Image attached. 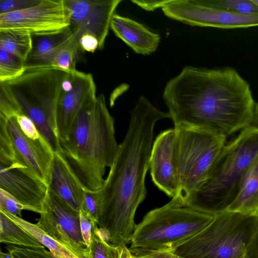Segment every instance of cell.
<instances>
[{
	"label": "cell",
	"instance_id": "6da1fadb",
	"mask_svg": "<svg viewBox=\"0 0 258 258\" xmlns=\"http://www.w3.org/2000/svg\"><path fill=\"white\" fill-rule=\"evenodd\" d=\"M165 118H170L168 112L159 110L146 97L139 98L108 174L97 191V225L113 246L122 248L131 241L137 209L147 195L145 177L154 126Z\"/></svg>",
	"mask_w": 258,
	"mask_h": 258
},
{
	"label": "cell",
	"instance_id": "7a4b0ae2",
	"mask_svg": "<svg viewBox=\"0 0 258 258\" xmlns=\"http://www.w3.org/2000/svg\"><path fill=\"white\" fill-rule=\"evenodd\" d=\"M163 100L175 126L227 137L251 125L256 103L249 84L230 68L187 66L166 84Z\"/></svg>",
	"mask_w": 258,
	"mask_h": 258
},
{
	"label": "cell",
	"instance_id": "3957f363",
	"mask_svg": "<svg viewBox=\"0 0 258 258\" xmlns=\"http://www.w3.org/2000/svg\"><path fill=\"white\" fill-rule=\"evenodd\" d=\"M93 92L86 99L71 126L68 138L59 142V152L66 159L84 188L99 190L105 181L107 167L116 157L119 145L114 118L103 94Z\"/></svg>",
	"mask_w": 258,
	"mask_h": 258
},
{
	"label": "cell",
	"instance_id": "277c9868",
	"mask_svg": "<svg viewBox=\"0 0 258 258\" xmlns=\"http://www.w3.org/2000/svg\"><path fill=\"white\" fill-rule=\"evenodd\" d=\"M258 155V128L250 126L223 147L204 182L181 200L182 204L215 216L237 197L244 175Z\"/></svg>",
	"mask_w": 258,
	"mask_h": 258
},
{
	"label": "cell",
	"instance_id": "5b68a950",
	"mask_svg": "<svg viewBox=\"0 0 258 258\" xmlns=\"http://www.w3.org/2000/svg\"><path fill=\"white\" fill-rule=\"evenodd\" d=\"M214 217L172 198L149 211L136 225L129 252L132 256H145L171 251L204 229Z\"/></svg>",
	"mask_w": 258,
	"mask_h": 258
},
{
	"label": "cell",
	"instance_id": "8992f818",
	"mask_svg": "<svg viewBox=\"0 0 258 258\" xmlns=\"http://www.w3.org/2000/svg\"><path fill=\"white\" fill-rule=\"evenodd\" d=\"M258 227V216L225 211L173 250L183 258H242Z\"/></svg>",
	"mask_w": 258,
	"mask_h": 258
},
{
	"label": "cell",
	"instance_id": "52a82bcc",
	"mask_svg": "<svg viewBox=\"0 0 258 258\" xmlns=\"http://www.w3.org/2000/svg\"><path fill=\"white\" fill-rule=\"evenodd\" d=\"M176 158L181 200L206 180L223 147L226 137L212 131L175 126Z\"/></svg>",
	"mask_w": 258,
	"mask_h": 258
},
{
	"label": "cell",
	"instance_id": "ba28073f",
	"mask_svg": "<svg viewBox=\"0 0 258 258\" xmlns=\"http://www.w3.org/2000/svg\"><path fill=\"white\" fill-rule=\"evenodd\" d=\"M69 73L52 66L27 68L19 77L3 83L14 96L22 113L44 114L57 137V106L63 83Z\"/></svg>",
	"mask_w": 258,
	"mask_h": 258
},
{
	"label": "cell",
	"instance_id": "9c48e42d",
	"mask_svg": "<svg viewBox=\"0 0 258 258\" xmlns=\"http://www.w3.org/2000/svg\"><path fill=\"white\" fill-rule=\"evenodd\" d=\"M39 226L50 237L63 243L82 258H91L83 240L80 212L48 188L44 211L37 219Z\"/></svg>",
	"mask_w": 258,
	"mask_h": 258
},
{
	"label": "cell",
	"instance_id": "30bf717a",
	"mask_svg": "<svg viewBox=\"0 0 258 258\" xmlns=\"http://www.w3.org/2000/svg\"><path fill=\"white\" fill-rule=\"evenodd\" d=\"M161 9L167 17L192 26L223 29L258 26V13H231L197 4L194 0H171Z\"/></svg>",
	"mask_w": 258,
	"mask_h": 258
},
{
	"label": "cell",
	"instance_id": "8fae6325",
	"mask_svg": "<svg viewBox=\"0 0 258 258\" xmlns=\"http://www.w3.org/2000/svg\"><path fill=\"white\" fill-rule=\"evenodd\" d=\"M0 188L6 190L30 211H44L48 186L25 164L14 158H0Z\"/></svg>",
	"mask_w": 258,
	"mask_h": 258
},
{
	"label": "cell",
	"instance_id": "7c38bea8",
	"mask_svg": "<svg viewBox=\"0 0 258 258\" xmlns=\"http://www.w3.org/2000/svg\"><path fill=\"white\" fill-rule=\"evenodd\" d=\"M71 25L70 12L64 0H41L30 8L0 15V30L21 29L36 33L59 30Z\"/></svg>",
	"mask_w": 258,
	"mask_h": 258
},
{
	"label": "cell",
	"instance_id": "4fadbf2b",
	"mask_svg": "<svg viewBox=\"0 0 258 258\" xmlns=\"http://www.w3.org/2000/svg\"><path fill=\"white\" fill-rule=\"evenodd\" d=\"M16 157L48 186L51 179L54 151L43 137L33 139L21 131L15 116L0 117Z\"/></svg>",
	"mask_w": 258,
	"mask_h": 258
},
{
	"label": "cell",
	"instance_id": "5bb4252c",
	"mask_svg": "<svg viewBox=\"0 0 258 258\" xmlns=\"http://www.w3.org/2000/svg\"><path fill=\"white\" fill-rule=\"evenodd\" d=\"M70 12L71 24L80 36L88 34L95 37L99 49L104 48L110 22L121 0H64Z\"/></svg>",
	"mask_w": 258,
	"mask_h": 258
},
{
	"label": "cell",
	"instance_id": "9a60e30c",
	"mask_svg": "<svg viewBox=\"0 0 258 258\" xmlns=\"http://www.w3.org/2000/svg\"><path fill=\"white\" fill-rule=\"evenodd\" d=\"M149 169L153 183L160 190L172 199L178 197L179 182L174 128L162 131L153 143Z\"/></svg>",
	"mask_w": 258,
	"mask_h": 258
},
{
	"label": "cell",
	"instance_id": "2e32d148",
	"mask_svg": "<svg viewBox=\"0 0 258 258\" xmlns=\"http://www.w3.org/2000/svg\"><path fill=\"white\" fill-rule=\"evenodd\" d=\"M72 85L62 89L56 109V126L59 142L66 140L71 126L83 104L96 87L93 76L76 71L72 73Z\"/></svg>",
	"mask_w": 258,
	"mask_h": 258
},
{
	"label": "cell",
	"instance_id": "e0dca14e",
	"mask_svg": "<svg viewBox=\"0 0 258 258\" xmlns=\"http://www.w3.org/2000/svg\"><path fill=\"white\" fill-rule=\"evenodd\" d=\"M48 188L75 211L82 210L85 188L64 157L54 151Z\"/></svg>",
	"mask_w": 258,
	"mask_h": 258
},
{
	"label": "cell",
	"instance_id": "ac0fdd59",
	"mask_svg": "<svg viewBox=\"0 0 258 258\" xmlns=\"http://www.w3.org/2000/svg\"><path fill=\"white\" fill-rule=\"evenodd\" d=\"M75 28L70 26L59 30L31 33L32 48L25 62V68L52 66L60 51L71 41Z\"/></svg>",
	"mask_w": 258,
	"mask_h": 258
},
{
	"label": "cell",
	"instance_id": "d6986e66",
	"mask_svg": "<svg viewBox=\"0 0 258 258\" xmlns=\"http://www.w3.org/2000/svg\"><path fill=\"white\" fill-rule=\"evenodd\" d=\"M110 27L117 37L139 54L149 55L155 52L160 41L159 34L133 19L115 13Z\"/></svg>",
	"mask_w": 258,
	"mask_h": 258
},
{
	"label": "cell",
	"instance_id": "ffe728a7",
	"mask_svg": "<svg viewBox=\"0 0 258 258\" xmlns=\"http://www.w3.org/2000/svg\"><path fill=\"white\" fill-rule=\"evenodd\" d=\"M226 211L258 216V155L248 168L237 197Z\"/></svg>",
	"mask_w": 258,
	"mask_h": 258
},
{
	"label": "cell",
	"instance_id": "44dd1931",
	"mask_svg": "<svg viewBox=\"0 0 258 258\" xmlns=\"http://www.w3.org/2000/svg\"><path fill=\"white\" fill-rule=\"evenodd\" d=\"M8 218L40 242L55 258H82L67 246L48 235L38 224L0 209Z\"/></svg>",
	"mask_w": 258,
	"mask_h": 258
},
{
	"label": "cell",
	"instance_id": "7402d4cb",
	"mask_svg": "<svg viewBox=\"0 0 258 258\" xmlns=\"http://www.w3.org/2000/svg\"><path fill=\"white\" fill-rule=\"evenodd\" d=\"M0 223L1 243L6 245L30 248L45 247L1 211Z\"/></svg>",
	"mask_w": 258,
	"mask_h": 258
},
{
	"label": "cell",
	"instance_id": "603a6c76",
	"mask_svg": "<svg viewBox=\"0 0 258 258\" xmlns=\"http://www.w3.org/2000/svg\"><path fill=\"white\" fill-rule=\"evenodd\" d=\"M0 47L25 62L32 48L31 33L21 29L0 30Z\"/></svg>",
	"mask_w": 258,
	"mask_h": 258
},
{
	"label": "cell",
	"instance_id": "cb8c5ba5",
	"mask_svg": "<svg viewBox=\"0 0 258 258\" xmlns=\"http://www.w3.org/2000/svg\"><path fill=\"white\" fill-rule=\"evenodd\" d=\"M197 4L224 11L243 15L258 13V6L252 0H194Z\"/></svg>",
	"mask_w": 258,
	"mask_h": 258
},
{
	"label": "cell",
	"instance_id": "d4e9b609",
	"mask_svg": "<svg viewBox=\"0 0 258 258\" xmlns=\"http://www.w3.org/2000/svg\"><path fill=\"white\" fill-rule=\"evenodd\" d=\"M25 69L23 60L0 47V82L17 78Z\"/></svg>",
	"mask_w": 258,
	"mask_h": 258
},
{
	"label": "cell",
	"instance_id": "484cf974",
	"mask_svg": "<svg viewBox=\"0 0 258 258\" xmlns=\"http://www.w3.org/2000/svg\"><path fill=\"white\" fill-rule=\"evenodd\" d=\"M75 30L74 37L58 54L52 64V67H57L70 73L78 71L76 69V59L80 48V35L76 28Z\"/></svg>",
	"mask_w": 258,
	"mask_h": 258
},
{
	"label": "cell",
	"instance_id": "4316f807",
	"mask_svg": "<svg viewBox=\"0 0 258 258\" xmlns=\"http://www.w3.org/2000/svg\"><path fill=\"white\" fill-rule=\"evenodd\" d=\"M122 248L112 245L102 236L98 225L93 230L90 246L91 258H120Z\"/></svg>",
	"mask_w": 258,
	"mask_h": 258
},
{
	"label": "cell",
	"instance_id": "83f0119b",
	"mask_svg": "<svg viewBox=\"0 0 258 258\" xmlns=\"http://www.w3.org/2000/svg\"><path fill=\"white\" fill-rule=\"evenodd\" d=\"M21 109L14 96L3 82H0V117L8 119L21 113Z\"/></svg>",
	"mask_w": 258,
	"mask_h": 258
},
{
	"label": "cell",
	"instance_id": "f1b7e54d",
	"mask_svg": "<svg viewBox=\"0 0 258 258\" xmlns=\"http://www.w3.org/2000/svg\"><path fill=\"white\" fill-rule=\"evenodd\" d=\"M6 248L12 258H55L45 247L30 248L7 245Z\"/></svg>",
	"mask_w": 258,
	"mask_h": 258
},
{
	"label": "cell",
	"instance_id": "f546056e",
	"mask_svg": "<svg viewBox=\"0 0 258 258\" xmlns=\"http://www.w3.org/2000/svg\"><path fill=\"white\" fill-rule=\"evenodd\" d=\"M82 212L92 222L97 223L98 198L97 191H92L85 188Z\"/></svg>",
	"mask_w": 258,
	"mask_h": 258
},
{
	"label": "cell",
	"instance_id": "4dcf8cb0",
	"mask_svg": "<svg viewBox=\"0 0 258 258\" xmlns=\"http://www.w3.org/2000/svg\"><path fill=\"white\" fill-rule=\"evenodd\" d=\"M0 209L22 217V211H29L28 208L18 201L6 190L0 188Z\"/></svg>",
	"mask_w": 258,
	"mask_h": 258
},
{
	"label": "cell",
	"instance_id": "1f68e13d",
	"mask_svg": "<svg viewBox=\"0 0 258 258\" xmlns=\"http://www.w3.org/2000/svg\"><path fill=\"white\" fill-rule=\"evenodd\" d=\"M41 0H1L0 15L24 10L38 5Z\"/></svg>",
	"mask_w": 258,
	"mask_h": 258
},
{
	"label": "cell",
	"instance_id": "d6a6232c",
	"mask_svg": "<svg viewBox=\"0 0 258 258\" xmlns=\"http://www.w3.org/2000/svg\"><path fill=\"white\" fill-rule=\"evenodd\" d=\"M15 117L21 131L26 136L33 139L43 137L35 124L27 116L21 113Z\"/></svg>",
	"mask_w": 258,
	"mask_h": 258
},
{
	"label": "cell",
	"instance_id": "836d02e7",
	"mask_svg": "<svg viewBox=\"0 0 258 258\" xmlns=\"http://www.w3.org/2000/svg\"><path fill=\"white\" fill-rule=\"evenodd\" d=\"M80 222L83 240L90 250L93 230L97 223L92 222L81 211L80 212Z\"/></svg>",
	"mask_w": 258,
	"mask_h": 258
},
{
	"label": "cell",
	"instance_id": "e575fe53",
	"mask_svg": "<svg viewBox=\"0 0 258 258\" xmlns=\"http://www.w3.org/2000/svg\"><path fill=\"white\" fill-rule=\"evenodd\" d=\"M80 48L84 51L93 53L99 47V42L94 36L84 34L80 36Z\"/></svg>",
	"mask_w": 258,
	"mask_h": 258
},
{
	"label": "cell",
	"instance_id": "d590c367",
	"mask_svg": "<svg viewBox=\"0 0 258 258\" xmlns=\"http://www.w3.org/2000/svg\"><path fill=\"white\" fill-rule=\"evenodd\" d=\"M170 1L167 0H134L132 2L147 11H153L156 9L162 8Z\"/></svg>",
	"mask_w": 258,
	"mask_h": 258
},
{
	"label": "cell",
	"instance_id": "8d00e7d4",
	"mask_svg": "<svg viewBox=\"0 0 258 258\" xmlns=\"http://www.w3.org/2000/svg\"><path fill=\"white\" fill-rule=\"evenodd\" d=\"M244 257L258 258V227Z\"/></svg>",
	"mask_w": 258,
	"mask_h": 258
},
{
	"label": "cell",
	"instance_id": "74e56055",
	"mask_svg": "<svg viewBox=\"0 0 258 258\" xmlns=\"http://www.w3.org/2000/svg\"><path fill=\"white\" fill-rule=\"evenodd\" d=\"M148 256L153 258H183L175 255L170 252H162L156 253Z\"/></svg>",
	"mask_w": 258,
	"mask_h": 258
},
{
	"label": "cell",
	"instance_id": "f35d334b",
	"mask_svg": "<svg viewBox=\"0 0 258 258\" xmlns=\"http://www.w3.org/2000/svg\"><path fill=\"white\" fill-rule=\"evenodd\" d=\"M251 126L258 128V102L255 104L253 121Z\"/></svg>",
	"mask_w": 258,
	"mask_h": 258
},
{
	"label": "cell",
	"instance_id": "ab89813d",
	"mask_svg": "<svg viewBox=\"0 0 258 258\" xmlns=\"http://www.w3.org/2000/svg\"><path fill=\"white\" fill-rule=\"evenodd\" d=\"M130 252L127 246L122 248L120 257V258H128Z\"/></svg>",
	"mask_w": 258,
	"mask_h": 258
},
{
	"label": "cell",
	"instance_id": "60d3db41",
	"mask_svg": "<svg viewBox=\"0 0 258 258\" xmlns=\"http://www.w3.org/2000/svg\"><path fill=\"white\" fill-rule=\"evenodd\" d=\"M0 258H12L11 255L8 253L3 252L2 250L0 252Z\"/></svg>",
	"mask_w": 258,
	"mask_h": 258
},
{
	"label": "cell",
	"instance_id": "b9f144b4",
	"mask_svg": "<svg viewBox=\"0 0 258 258\" xmlns=\"http://www.w3.org/2000/svg\"><path fill=\"white\" fill-rule=\"evenodd\" d=\"M132 256V258H153L149 256Z\"/></svg>",
	"mask_w": 258,
	"mask_h": 258
},
{
	"label": "cell",
	"instance_id": "7bdbcfd3",
	"mask_svg": "<svg viewBox=\"0 0 258 258\" xmlns=\"http://www.w3.org/2000/svg\"><path fill=\"white\" fill-rule=\"evenodd\" d=\"M252 1L258 6V0H252Z\"/></svg>",
	"mask_w": 258,
	"mask_h": 258
},
{
	"label": "cell",
	"instance_id": "ee69618b",
	"mask_svg": "<svg viewBox=\"0 0 258 258\" xmlns=\"http://www.w3.org/2000/svg\"><path fill=\"white\" fill-rule=\"evenodd\" d=\"M128 258H132V256H131V255L130 253V254L128 255Z\"/></svg>",
	"mask_w": 258,
	"mask_h": 258
},
{
	"label": "cell",
	"instance_id": "f6af8a7d",
	"mask_svg": "<svg viewBox=\"0 0 258 258\" xmlns=\"http://www.w3.org/2000/svg\"><path fill=\"white\" fill-rule=\"evenodd\" d=\"M242 258H244V257H242Z\"/></svg>",
	"mask_w": 258,
	"mask_h": 258
}]
</instances>
